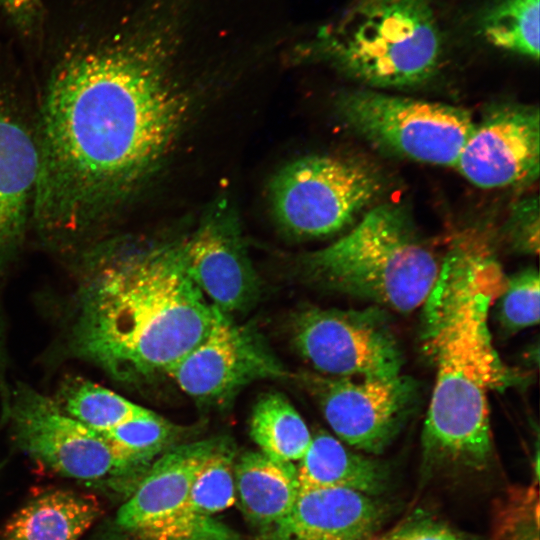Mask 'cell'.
<instances>
[{"label": "cell", "mask_w": 540, "mask_h": 540, "mask_svg": "<svg viewBox=\"0 0 540 540\" xmlns=\"http://www.w3.org/2000/svg\"><path fill=\"white\" fill-rule=\"evenodd\" d=\"M149 0H43L32 228L77 257L172 153L194 108Z\"/></svg>", "instance_id": "obj_1"}, {"label": "cell", "mask_w": 540, "mask_h": 540, "mask_svg": "<svg viewBox=\"0 0 540 540\" xmlns=\"http://www.w3.org/2000/svg\"><path fill=\"white\" fill-rule=\"evenodd\" d=\"M68 348L116 382L164 375L208 335L216 308L192 279L185 239L110 237L75 258Z\"/></svg>", "instance_id": "obj_2"}, {"label": "cell", "mask_w": 540, "mask_h": 540, "mask_svg": "<svg viewBox=\"0 0 540 540\" xmlns=\"http://www.w3.org/2000/svg\"><path fill=\"white\" fill-rule=\"evenodd\" d=\"M505 282L488 244L460 238L441 261L423 303L421 339L435 366V382L422 432L430 462L483 467L492 456L489 393L516 375L492 343L489 311Z\"/></svg>", "instance_id": "obj_3"}, {"label": "cell", "mask_w": 540, "mask_h": 540, "mask_svg": "<svg viewBox=\"0 0 540 540\" xmlns=\"http://www.w3.org/2000/svg\"><path fill=\"white\" fill-rule=\"evenodd\" d=\"M440 266L395 203L373 207L344 236L302 259L305 276L317 286L399 312L423 305Z\"/></svg>", "instance_id": "obj_4"}, {"label": "cell", "mask_w": 540, "mask_h": 540, "mask_svg": "<svg viewBox=\"0 0 540 540\" xmlns=\"http://www.w3.org/2000/svg\"><path fill=\"white\" fill-rule=\"evenodd\" d=\"M310 52L370 89H396L436 74L443 40L431 0H352Z\"/></svg>", "instance_id": "obj_5"}, {"label": "cell", "mask_w": 540, "mask_h": 540, "mask_svg": "<svg viewBox=\"0 0 540 540\" xmlns=\"http://www.w3.org/2000/svg\"><path fill=\"white\" fill-rule=\"evenodd\" d=\"M382 188L380 173L362 160L309 155L275 174L269 200L274 219L287 234L312 239L350 225Z\"/></svg>", "instance_id": "obj_6"}, {"label": "cell", "mask_w": 540, "mask_h": 540, "mask_svg": "<svg viewBox=\"0 0 540 540\" xmlns=\"http://www.w3.org/2000/svg\"><path fill=\"white\" fill-rule=\"evenodd\" d=\"M344 123L371 146L416 162L454 166L474 126L461 107L357 89L342 94Z\"/></svg>", "instance_id": "obj_7"}, {"label": "cell", "mask_w": 540, "mask_h": 540, "mask_svg": "<svg viewBox=\"0 0 540 540\" xmlns=\"http://www.w3.org/2000/svg\"><path fill=\"white\" fill-rule=\"evenodd\" d=\"M4 417L18 446L62 476L100 486L141 470L103 435L66 413L55 399L26 384L12 388Z\"/></svg>", "instance_id": "obj_8"}, {"label": "cell", "mask_w": 540, "mask_h": 540, "mask_svg": "<svg viewBox=\"0 0 540 540\" xmlns=\"http://www.w3.org/2000/svg\"><path fill=\"white\" fill-rule=\"evenodd\" d=\"M224 440L202 439L161 455L118 510V528L130 540H240L215 518L194 514L188 503L197 473Z\"/></svg>", "instance_id": "obj_9"}, {"label": "cell", "mask_w": 540, "mask_h": 540, "mask_svg": "<svg viewBox=\"0 0 540 540\" xmlns=\"http://www.w3.org/2000/svg\"><path fill=\"white\" fill-rule=\"evenodd\" d=\"M13 42L0 27V271L32 228L39 168L35 105L24 93Z\"/></svg>", "instance_id": "obj_10"}, {"label": "cell", "mask_w": 540, "mask_h": 540, "mask_svg": "<svg viewBox=\"0 0 540 540\" xmlns=\"http://www.w3.org/2000/svg\"><path fill=\"white\" fill-rule=\"evenodd\" d=\"M292 338L322 375L388 378L403 365L401 347L379 309L307 308L294 317Z\"/></svg>", "instance_id": "obj_11"}, {"label": "cell", "mask_w": 540, "mask_h": 540, "mask_svg": "<svg viewBox=\"0 0 540 540\" xmlns=\"http://www.w3.org/2000/svg\"><path fill=\"white\" fill-rule=\"evenodd\" d=\"M308 388L337 437L358 450L379 454L396 437L418 399L416 382L388 378L306 377Z\"/></svg>", "instance_id": "obj_12"}, {"label": "cell", "mask_w": 540, "mask_h": 540, "mask_svg": "<svg viewBox=\"0 0 540 540\" xmlns=\"http://www.w3.org/2000/svg\"><path fill=\"white\" fill-rule=\"evenodd\" d=\"M261 334L216 308L206 338L167 373L195 400L222 404L248 384L287 376Z\"/></svg>", "instance_id": "obj_13"}, {"label": "cell", "mask_w": 540, "mask_h": 540, "mask_svg": "<svg viewBox=\"0 0 540 540\" xmlns=\"http://www.w3.org/2000/svg\"><path fill=\"white\" fill-rule=\"evenodd\" d=\"M481 188L534 183L540 172V115L537 106L503 103L474 122L455 165Z\"/></svg>", "instance_id": "obj_14"}, {"label": "cell", "mask_w": 540, "mask_h": 540, "mask_svg": "<svg viewBox=\"0 0 540 540\" xmlns=\"http://www.w3.org/2000/svg\"><path fill=\"white\" fill-rule=\"evenodd\" d=\"M190 275L206 299L233 316L250 309L260 292L240 222L226 199L212 204L185 238Z\"/></svg>", "instance_id": "obj_15"}, {"label": "cell", "mask_w": 540, "mask_h": 540, "mask_svg": "<svg viewBox=\"0 0 540 540\" xmlns=\"http://www.w3.org/2000/svg\"><path fill=\"white\" fill-rule=\"evenodd\" d=\"M387 517L376 498L347 488L299 490L270 540H372Z\"/></svg>", "instance_id": "obj_16"}, {"label": "cell", "mask_w": 540, "mask_h": 540, "mask_svg": "<svg viewBox=\"0 0 540 540\" xmlns=\"http://www.w3.org/2000/svg\"><path fill=\"white\" fill-rule=\"evenodd\" d=\"M234 481L245 516L268 531L289 514L299 493L295 465L261 451L241 455L234 464Z\"/></svg>", "instance_id": "obj_17"}, {"label": "cell", "mask_w": 540, "mask_h": 540, "mask_svg": "<svg viewBox=\"0 0 540 540\" xmlns=\"http://www.w3.org/2000/svg\"><path fill=\"white\" fill-rule=\"evenodd\" d=\"M100 513L91 495L63 489L44 492L13 514L0 540H78Z\"/></svg>", "instance_id": "obj_18"}, {"label": "cell", "mask_w": 540, "mask_h": 540, "mask_svg": "<svg viewBox=\"0 0 540 540\" xmlns=\"http://www.w3.org/2000/svg\"><path fill=\"white\" fill-rule=\"evenodd\" d=\"M297 476L299 490L347 488L377 496L388 484V471L383 464L348 450L326 431L312 435Z\"/></svg>", "instance_id": "obj_19"}, {"label": "cell", "mask_w": 540, "mask_h": 540, "mask_svg": "<svg viewBox=\"0 0 540 540\" xmlns=\"http://www.w3.org/2000/svg\"><path fill=\"white\" fill-rule=\"evenodd\" d=\"M250 436L262 453L280 461L300 460L312 434L290 401L278 392L262 395L253 407Z\"/></svg>", "instance_id": "obj_20"}, {"label": "cell", "mask_w": 540, "mask_h": 540, "mask_svg": "<svg viewBox=\"0 0 540 540\" xmlns=\"http://www.w3.org/2000/svg\"><path fill=\"white\" fill-rule=\"evenodd\" d=\"M70 416L101 435L150 410L90 380L69 378L55 398Z\"/></svg>", "instance_id": "obj_21"}, {"label": "cell", "mask_w": 540, "mask_h": 540, "mask_svg": "<svg viewBox=\"0 0 540 540\" xmlns=\"http://www.w3.org/2000/svg\"><path fill=\"white\" fill-rule=\"evenodd\" d=\"M539 0H497L483 14L480 31L496 48L537 61Z\"/></svg>", "instance_id": "obj_22"}, {"label": "cell", "mask_w": 540, "mask_h": 540, "mask_svg": "<svg viewBox=\"0 0 540 540\" xmlns=\"http://www.w3.org/2000/svg\"><path fill=\"white\" fill-rule=\"evenodd\" d=\"M235 452L225 439L197 473L188 496L190 509L201 518H214L235 501Z\"/></svg>", "instance_id": "obj_23"}, {"label": "cell", "mask_w": 540, "mask_h": 540, "mask_svg": "<svg viewBox=\"0 0 540 540\" xmlns=\"http://www.w3.org/2000/svg\"><path fill=\"white\" fill-rule=\"evenodd\" d=\"M175 435L173 424L151 410L103 434L141 469L164 451Z\"/></svg>", "instance_id": "obj_24"}, {"label": "cell", "mask_w": 540, "mask_h": 540, "mask_svg": "<svg viewBox=\"0 0 540 540\" xmlns=\"http://www.w3.org/2000/svg\"><path fill=\"white\" fill-rule=\"evenodd\" d=\"M499 298L498 317L502 329L515 333L537 325L540 318V276L536 268L514 274Z\"/></svg>", "instance_id": "obj_25"}, {"label": "cell", "mask_w": 540, "mask_h": 540, "mask_svg": "<svg viewBox=\"0 0 540 540\" xmlns=\"http://www.w3.org/2000/svg\"><path fill=\"white\" fill-rule=\"evenodd\" d=\"M43 0H0V15L13 39L30 55L42 22Z\"/></svg>", "instance_id": "obj_26"}, {"label": "cell", "mask_w": 540, "mask_h": 540, "mask_svg": "<svg viewBox=\"0 0 540 540\" xmlns=\"http://www.w3.org/2000/svg\"><path fill=\"white\" fill-rule=\"evenodd\" d=\"M508 243L517 252L537 255L539 252L538 196H528L513 206L504 227Z\"/></svg>", "instance_id": "obj_27"}, {"label": "cell", "mask_w": 540, "mask_h": 540, "mask_svg": "<svg viewBox=\"0 0 540 540\" xmlns=\"http://www.w3.org/2000/svg\"><path fill=\"white\" fill-rule=\"evenodd\" d=\"M378 540H479L424 515L413 516Z\"/></svg>", "instance_id": "obj_28"}, {"label": "cell", "mask_w": 540, "mask_h": 540, "mask_svg": "<svg viewBox=\"0 0 540 540\" xmlns=\"http://www.w3.org/2000/svg\"><path fill=\"white\" fill-rule=\"evenodd\" d=\"M513 540H539L538 515L535 519H530L521 524L516 530Z\"/></svg>", "instance_id": "obj_29"}]
</instances>
